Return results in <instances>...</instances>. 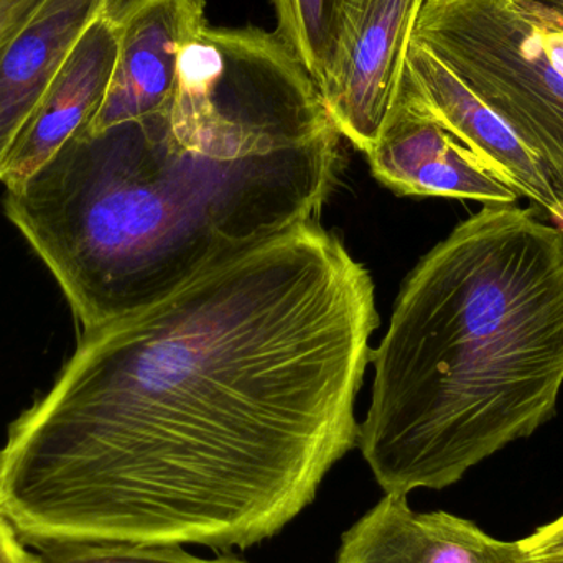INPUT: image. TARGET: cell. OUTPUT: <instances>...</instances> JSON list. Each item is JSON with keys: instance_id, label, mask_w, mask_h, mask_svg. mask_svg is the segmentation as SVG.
I'll return each mask as SVG.
<instances>
[{"instance_id": "6da1fadb", "label": "cell", "mask_w": 563, "mask_h": 563, "mask_svg": "<svg viewBox=\"0 0 563 563\" xmlns=\"http://www.w3.org/2000/svg\"><path fill=\"white\" fill-rule=\"evenodd\" d=\"M379 327L369 271L318 221L79 333L0 445V515L35 551L250 549L357 446Z\"/></svg>"}, {"instance_id": "7a4b0ae2", "label": "cell", "mask_w": 563, "mask_h": 563, "mask_svg": "<svg viewBox=\"0 0 563 563\" xmlns=\"http://www.w3.org/2000/svg\"><path fill=\"white\" fill-rule=\"evenodd\" d=\"M340 131L276 33L207 29L164 111L85 128L5 188L3 211L82 331L167 297L221 257L318 221Z\"/></svg>"}, {"instance_id": "3957f363", "label": "cell", "mask_w": 563, "mask_h": 563, "mask_svg": "<svg viewBox=\"0 0 563 563\" xmlns=\"http://www.w3.org/2000/svg\"><path fill=\"white\" fill-rule=\"evenodd\" d=\"M542 214L486 205L404 282L357 432L386 495L449 488L558 412L563 230Z\"/></svg>"}, {"instance_id": "277c9868", "label": "cell", "mask_w": 563, "mask_h": 563, "mask_svg": "<svg viewBox=\"0 0 563 563\" xmlns=\"http://www.w3.org/2000/svg\"><path fill=\"white\" fill-rule=\"evenodd\" d=\"M412 42L531 148L563 207V0H426Z\"/></svg>"}, {"instance_id": "5b68a950", "label": "cell", "mask_w": 563, "mask_h": 563, "mask_svg": "<svg viewBox=\"0 0 563 563\" xmlns=\"http://www.w3.org/2000/svg\"><path fill=\"white\" fill-rule=\"evenodd\" d=\"M366 157L374 178L402 197L455 198L483 207L526 200L519 178L430 111L406 76Z\"/></svg>"}, {"instance_id": "8992f818", "label": "cell", "mask_w": 563, "mask_h": 563, "mask_svg": "<svg viewBox=\"0 0 563 563\" xmlns=\"http://www.w3.org/2000/svg\"><path fill=\"white\" fill-rule=\"evenodd\" d=\"M426 0H350L333 71L320 89L341 137L367 154L406 76L412 33Z\"/></svg>"}, {"instance_id": "52a82bcc", "label": "cell", "mask_w": 563, "mask_h": 563, "mask_svg": "<svg viewBox=\"0 0 563 563\" xmlns=\"http://www.w3.org/2000/svg\"><path fill=\"white\" fill-rule=\"evenodd\" d=\"M207 0H128L115 13L119 48L104 102L88 129L102 131L164 111L181 53L203 35Z\"/></svg>"}, {"instance_id": "ba28073f", "label": "cell", "mask_w": 563, "mask_h": 563, "mask_svg": "<svg viewBox=\"0 0 563 563\" xmlns=\"http://www.w3.org/2000/svg\"><path fill=\"white\" fill-rule=\"evenodd\" d=\"M119 48L115 12L106 10L82 33L7 157L0 181L15 187L76 132L89 128L111 86Z\"/></svg>"}, {"instance_id": "9c48e42d", "label": "cell", "mask_w": 563, "mask_h": 563, "mask_svg": "<svg viewBox=\"0 0 563 563\" xmlns=\"http://www.w3.org/2000/svg\"><path fill=\"white\" fill-rule=\"evenodd\" d=\"M336 563H525L519 541H499L445 511L417 512L386 495L341 536Z\"/></svg>"}, {"instance_id": "30bf717a", "label": "cell", "mask_w": 563, "mask_h": 563, "mask_svg": "<svg viewBox=\"0 0 563 563\" xmlns=\"http://www.w3.org/2000/svg\"><path fill=\"white\" fill-rule=\"evenodd\" d=\"M128 0H45L0 49V175L22 129L89 25Z\"/></svg>"}, {"instance_id": "8fae6325", "label": "cell", "mask_w": 563, "mask_h": 563, "mask_svg": "<svg viewBox=\"0 0 563 563\" xmlns=\"http://www.w3.org/2000/svg\"><path fill=\"white\" fill-rule=\"evenodd\" d=\"M406 81L443 122L501 162L521 181L529 203L563 230V207L541 161L455 73L419 43H410Z\"/></svg>"}, {"instance_id": "7c38bea8", "label": "cell", "mask_w": 563, "mask_h": 563, "mask_svg": "<svg viewBox=\"0 0 563 563\" xmlns=\"http://www.w3.org/2000/svg\"><path fill=\"white\" fill-rule=\"evenodd\" d=\"M284 45L308 73L318 91L327 85L350 0H271Z\"/></svg>"}, {"instance_id": "4fadbf2b", "label": "cell", "mask_w": 563, "mask_h": 563, "mask_svg": "<svg viewBox=\"0 0 563 563\" xmlns=\"http://www.w3.org/2000/svg\"><path fill=\"white\" fill-rule=\"evenodd\" d=\"M40 563H250L228 552L214 559L188 554L181 545H145L129 542L66 545L40 551Z\"/></svg>"}, {"instance_id": "5bb4252c", "label": "cell", "mask_w": 563, "mask_h": 563, "mask_svg": "<svg viewBox=\"0 0 563 563\" xmlns=\"http://www.w3.org/2000/svg\"><path fill=\"white\" fill-rule=\"evenodd\" d=\"M525 563H563V516L519 541Z\"/></svg>"}, {"instance_id": "9a60e30c", "label": "cell", "mask_w": 563, "mask_h": 563, "mask_svg": "<svg viewBox=\"0 0 563 563\" xmlns=\"http://www.w3.org/2000/svg\"><path fill=\"white\" fill-rule=\"evenodd\" d=\"M0 563H40V554L29 551L15 529L0 515Z\"/></svg>"}, {"instance_id": "2e32d148", "label": "cell", "mask_w": 563, "mask_h": 563, "mask_svg": "<svg viewBox=\"0 0 563 563\" xmlns=\"http://www.w3.org/2000/svg\"><path fill=\"white\" fill-rule=\"evenodd\" d=\"M45 0H0V29L35 12Z\"/></svg>"}, {"instance_id": "e0dca14e", "label": "cell", "mask_w": 563, "mask_h": 563, "mask_svg": "<svg viewBox=\"0 0 563 563\" xmlns=\"http://www.w3.org/2000/svg\"><path fill=\"white\" fill-rule=\"evenodd\" d=\"M36 12V10H35ZM33 12V13H35ZM33 13H30V15L23 16V19L15 20V22L10 23V25L3 26V29H0V49L3 48V45H5L7 42H9L10 38H12L13 35H15L16 32H19L20 29H22L23 25H25L26 20L30 19V16L33 15Z\"/></svg>"}]
</instances>
